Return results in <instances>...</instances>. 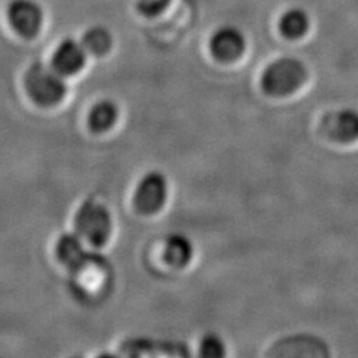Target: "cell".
I'll list each match as a JSON object with an SVG mask.
<instances>
[{
  "label": "cell",
  "mask_w": 358,
  "mask_h": 358,
  "mask_svg": "<svg viewBox=\"0 0 358 358\" xmlns=\"http://www.w3.org/2000/svg\"><path fill=\"white\" fill-rule=\"evenodd\" d=\"M307 80L304 64L294 57H282L266 68L262 75V88L271 96H288Z\"/></svg>",
  "instance_id": "cell-1"
},
{
  "label": "cell",
  "mask_w": 358,
  "mask_h": 358,
  "mask_svg": "<svg viewBox=\"0 0 358 358\" xmlns=\"http://www.w3.org/2000/svg\"><path fill=\"white\" fill-rule=\"evenodd\" d=\"M26 90L31 99L43 106L60 103L66 93L64 76L53 66L35 63L26 73Z\"/></svg>",
  "instance_id": "cell-2"
},
{
  "label": "cell",
  "mask_w": 358,
  "mask_h": 358,
  "mask_svg": "<svg viewBox=\"0 0 358 358\" xmlns=\"http://www.w3.org/2000/svg\"><path fill=\"white\" fill-rule=\"evenodd\" d=\"M75 229L83 241L100 247L109 241L113 230V220L105 206L90 199L78 207Z\"/></svg>",
  "instance_id": "cell-3"
},
{
  "label": "cell",
  "mask_w": 358,
  "mask_h": 358,
  "mask_svg": "<svg viewBox=\"0 0 358 358\" xmlns=\"http://www.w3.org/2000/svg\"><path fill=\"white\" fill-rule=\"evenodd\" d=\"M7 16L13 31L26 38L38 35L44 19L43 10L35 0H13L8 4Z\"/></svg>",
  "instance_id": "cell-4"
},
{
  "label": "cell",
  "mask_w": 358,
  "mask_h": 358,
  "mask_svg": "<svg viewBox=\"0 0 358 358\" xmlns=\"http://www.w3.org/2000/svg\"><path fill=\"white\" fill-rule=\"evenodd\" d=\"M166 198V177L159 171H150L143 176L134 192V203L140 211L146 214H153L161 210Z\"/></svg>",
  "instance_id": "cell-5"
},
{
  "label": "cell",
  "mask_w": 358,
  "mask_h": 358,
  "mask_svg": "<svg viewBox=\"0 0 358 358\" xmlns=\"http://www.w3.org/2000/svg\"><path fill=\"white\" fill-rule=\"evenodd\" d=\"M322 130L340 143H352L358 141V110L344 108L331 112L322 118Z\"/></svg>",
  "instance_id": "cell-6"
},
{
  "label": "cell",
  "mask_w": 358,
  "mask_h": 358,
  "mask_svg": "<svg viewBox=\"0 0 358 358\" xmlns=\"http://www.w3.org/2000/svg\"><path fill=\"white\" fill-rule=\"evenodd\" d=\"M210 50L219 62H235L243 55L245 38L238 28L222 27L210 40Z\"/></svg>",
  "instance_id": "cell-7"
},
{
  "label": "cell",
  "mask_w": 358,
  "mask_h": 358,
  "mask_svg": "<svg viewBox=\"0 0 358 358\" xmlns=\"http://www.w3.org/2000/svg\"><path fill=\"white\" fill-rule=\"evenodd\" d=\"M87 62V50L73 38H65L52 56V66L63 76L78 73Z\"/></svg>",
  "instance_id": "cell-8"
},
{
  "label": "cell",
  "mask_w": 358,
  "mask_h": 358,
  "mask_svg": "<svg viewBox=\"0 0 358 358\" xmlns=\"http://www.w3.org/2000/svg\"><path fill=\"white\" fill-rule=\"evenodd\" d=\"M57 259L72 271L83 267L90 256L85 252L83 239L77 234H64L56 243Z\"/></svg>",
  "instance_id": "cell-9"
},
{
  "label": "cell",
  "mask_w": 358,
  "mask_h": 358,
  "mask_svg": "<svg viewBox=\"0 0 358 358\" xmlns=\"http://www.w3.org/2000/svg\"><path fill=\"white\" fill-rule=\"evenodd\" d=\"M194 254L192 241L179 232L169 235L164 243V259L173 267H185Z\"/></svg>",
  "instance_id": "cell-10"
},
{
  "label": "cell",
  "mask_w": 358,
  "mask_h": 358,
  "mask_svg": "<svg viewBox=\"0 0 358 358\" xmlns=\"http://www.w3.org/2000/svg\"><path fill=\"white\" fill-rule=\"evenodd\" d=\"M309 16L301 8H291L282 13L279 20V29L287 38H303L309 29Z\"/></svg>",
  "instance_id": "cell-11"
},
{
  "label": "cell",
  "mask_w": 358,
  "mask_h": 358,
  "mask_svg": "<svg viewBox=\"0 0 358 358\" xmlns=\"http://www.w3.org/2000/svg\"><path fill=\"white\" fill-rule=\"evenodd\" d=\"M117 117V105L110 100H101L92 106L88 115V125L93 131L101 133L115 125Z\"/></svg>",
  "instance_id": "cell-12"
},
{
  "label": "cell",
  "mask_w": 358,
  "mask_h": 358,
  "mask_svg": "<svg viewBox=\"0 0 358 358\" xmlns=\"http://www.w3.org/2000/svg\"><path fill=\"white\" fill-rule=\"evenodd\" d=\"M81 44L87 52L101 56L110 50L112 36L103 27H92L84 34Z\"/></svg>",
  "instance_id": "cell-13"
},
{
  "label": "cell",
  "mask_w": 358,
  "mask_h": 358,
  "mask_svg": "<svg viewBox=\"0 0 358 358\" xmlns=\"http://www.w3.org/2000/svg\"><path fill=\"white\" fill-rule=\"evenodd\" d=\"M201 358H226L227 348L217 333H207L199 345Z\"/></svg>",
  "instance_id": "cell-14"
},
{
  "label": "cell",
  "mask_w": 358,
  "mask_h": 358,
  "mask_svg": "<svg viewBox=\"0 0 358 358\" xmlns=\"http://www.w3.org/2000/svg\"><path fill=\"white\" fill-rule=\"evenodd\" d=\"M171 0H138V10L148 17L157 16L162 11H165Z\"/></svg>",
  "instance_id": "cell-15"
},
{
  "label": "cell",
  "mask_w": 358,
  "mask_h": 358,
  "mask_svg": "<svg viewBox=\"0 0 358 358\" xmlns=\"http://www.w3.org/2000/svg\"><path fill=\"white\" fill-rule=\"evenodd\" d=\"M97 358H118L115 355H112V353H103V355H100Z\"/></svg>",
  "instance_id": "cell-16"
}]
</instances>
